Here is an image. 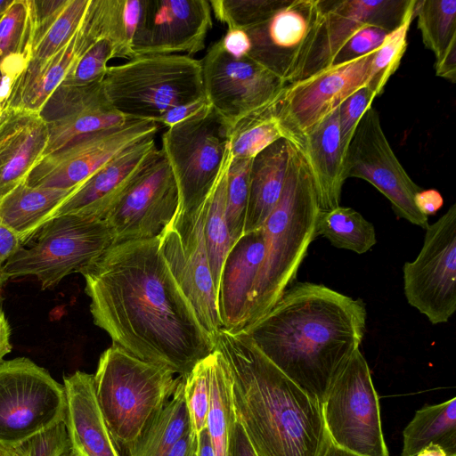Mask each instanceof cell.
<instances>
[{"mask_svg": "<svg viewBox=\"0 0 456 456\" xmlns=\"http://www.w3.org/2000/svg\"><path fill=\"white\" fill-rule=\"evenodd\" d=\"M101 82L78 86L61 85L50 96L39 112L49 133L45 155L83 135L130 120L110 106Z\"/></svg>", "mask_w": 456, "mask_h": 456, "instance_id": "21", "label": "cell"}, {"mask_svg": "<svg viewBox=\"0 0 456 456\" xmlns=\"http://www.w3.org/2000/svg\"><path fill=\"white\" fill-rule=\"evenodd\" d=\"M96 326L183 379L216 349L161 253L159 236L112 244L80 273Z\"/></svg>", "mask_w": 456, "mask_h": 456, "instance_id": "1", "label": "cell"}, {"mask_svg": "<svg viewBox=\"0 0 456 456\" xmlns=\"http://www.w3.org/2000/svg\"><path fill=\"white\" fill-rule=\"evenodd\" d=\"M22 245L20 237L0 221V271Z\"/></svg>", "mask_w": 456, "mask_h": 456, "instance_id": "52", "label": "cell"}, {"mask_svg": "<svg viewBox=\"0 0 456 456\" xmlns=\"http://www.w3.org/2000/svg\"><path fill=\"white\" fill-rule=\"evenodd\" d=\"M407 302L432 324L456 310V204L426 228L418 256L403 267Z\"/></svg>", "mask_w": 456, "mask_h": 456, "instance_id": "11", "label": "cell"}, {"mask_svg": "<svg viewBox=\"0 0 456 456\" xmlns=\"http://www.w3.org/2000/svg\"><path fill=\"white\" fill-rule=\"evenodd\" d=\"M229 134L212 110L167 127L162 134L160 150L178 189L177 215L197 210L208 197L224 162Z\"/></svg>", "mask_w": 456, "mask_h": 456, "instance_id": "10", "label": "cell"}, {"mask_svg": "<svg viewBox=\"0 0 456 456\" xmlns=\"http://www.w3.org/2000/svg\"><path fill=\"white\" fill-rule=\"evenodd\" d=\"M212 26L208 0H146L133 42L134 56H191L204 49Z\"/></svg>", "mask_w": 456, "mask_h": 456, "instance_id": "20", "label": "cell"}, {"mask_svg": "<svg viewBox=\"0 0 456 456\" xmlns=\"http://www.w3.org/2000/svg\"><path fill=\"white\" fill-rule=\"evenodd\" d=\"M210 354L200 361L184 380V398L196 435L206 428L210 398Z\"/></svg>", "mask_w": 456, "mask_h": 456, "instance_id": "44", "label": "cell"}, {"mask_svg": "<svg viewBox=\"0 0 456 456\" xmlns=\"http://www.w3.org/2000/svg\"><path fill=\"white\" fill-rule=\"evenodd\" d=\"M47 124L39 112L5 107L0 113V200L26 182L45 154Z\"/></svg>", "mask_w": 456, "mask_h": 456, "instance_id": "23", "label": "cell"}, {"mask_svg": "<svg viewBox=\"0 0 456 456\" xmlns=\"http://www.w3.org/2000/svg\"><path fill=\"white\" fill-rule=\"evenodd\" d=\"M69 0H28L33 27V43H37L57 19Z\"/></svg>", "mask_w": 456, "mask_h": 456, "instance_id": "47", "label": "cell"}, {"mask_svg": "<svg viewBox=\"0 0 456 456\" xmlns=\"http://www.w3.org/2000/svg\"><path fill=\"white\" fill-rule=\"evenodd\" d=\"M10 334V326L0 306V364L4 362V357L12 350Z\"/></svg>", "mask_w": 456, "mask_h": 456, "instance_id": "56", "label": "cell"}, {"mask_svg": "<svg viewBox=\"0 0 456 456\" xmlns=\"http://www.w3.org/2000/svg\"><path fill=\"white\" fill-rule=\"evenodd\" d=\"M111 59H114L111 43L106 37H100L77 57L61 85L78 86L101 81Z\"/></svg>", "mask_w": 456, "mask_h": 456, "instance_id": "43", "label": "cell"}, {"mask_svg": "<svg viewBox=\"0 0 456 456\" xmlns=\"http://www.w3.org/2000/svg\"><path fill=\"white\" fill-rule=\"evenodd\" d=\"M32 43L28 0H13L0 18V64L12 58H30Z\"/></svg>", "mask_w": 456, "mask_h": 456, "instance_id": "38", "label": "cell"}, {"mask_svg": "<svg viewBox=\"0 0 456 456\" xmlns=\"http://www.w3.org/2000/svg\"><path fill=\"white\" fill-rule=\"evenodd\" d=\"M146 0H102L104 36L111 43L114 58H134L133 42Z\"/></svg>", "mask_w": 456, "mask_h": 456, "instance_id": "37", "label": "cell"}, {"mask_svg": "<svg viewBox=\"0 0 456 456\" xmlns=\"http://www.w3.org/2000/svg\"><path fill=\"white\" fill-rule=\"evenodd\" d=\"M113 243L105 220L65 214L47 221L28 248L23 246L0 271L8 279L34 276L42 289H51L73 273H81Z\"/></svg>", "mask_w": 456, "mask_h": 456, "instance_id": "7", "label": "cell"}, {"mask_svg": "<svg viewBox=\"0 0 456 456\" xmlns=\"http://www.w3.org/2000/svg\"><path fill=\"white\" fill-rule=\"evenodd\" d=\"M251 160L232 158L227 173L225 215L233 243L244 233Z\"/></svg>", "mask_w": 456, "mask_h": 456, "instance_id": "40", "label": "cell"}, {"mask_svg": "<svg viewBox=\"0 0 456 456\" xmlns=\"http://www.w3.org/2000/svg\"><path fill=\"white\" fill-rule=\"evenodd\" d=\"M75 190L33 187L23 183L0 200V221L25 243Z\"/></svg>", "mask_w": 456, "mask_h": 456, "instance_id": "29", "label": "cell"}, {"mask_svg": "<svg viewBox=\"0 0 456 456\" xmlns=\"http://www.w3.org/2000/svg\"><path fill=\"white\" fill-rule=\"evenodd\" d=\"M210 357V398L206 420L216 456H226L229 431L236 414L232 402V378L226 361L215 349Z\"/></svg>", "mask_w": 456, "mask_h": 456, "instance_id": "32", "label": "cell"}, {"mask_svg": "<svg viewBox=\"0 0 456 456\" xmlns=\"http://www.w3.org/2000/svg\"><path fill=\"white\" fill-rule=\"evenodd\" d=\"M320 456H360L336 445L326 436Z\"/></svg>", "mask_w": 456, "mask_h": 456, "instance_id": "58", "label": "cell"}, {"mask_svg": "<svg viewBox=\"0 0 456 456\" xmlns=\"http://www.w3.org/2000/svg\"><path fill=\"white\" fill-rule=\"evenodd\" d=\"M73 456H80V455L73 451Z\"/></svg>", "mask_w": 456, "mask_h": 456, "instance_id": "63", "label": "cell"}, {"mask_svg": "<svg viewBox=\"0 0 456 456\" xmlns=\"http://www.w3.org/2000/svg\"><path fill=\"white\" fill-rule=\"evenodd\" d=\"M273 102L246 116L231 129L229 145L233 159H252L273 142L285 139L273 113Z\"/></svg>", "mask_w": 456, "mask_h": 456, "instance_id": "35", "label": "cell"}, {"mask_svg": "<svg viewBox=\"0 0 456 456\" xmlns=\"http://www.w3.org/2000/svg\"><path fill=\"white\" fill-rule=\"evenodd\" d=\"M191 430L193 428L184 398V380L179 376L173 395L126 456H162Z\"/></svg>", "mask_w": 456, "mask_h": 456, "instance_id": "31", "label": "cell"}, {"mask_svg": "<svg viewBox=\"0 0 456 456\" xmlns=\"http://www.w3.org/2000/svg\"><path fill=\"white\" fill-rule=\"evenodd\" d=\"M223 49L236 59L248 57L250 50V40L244 29L227 28L226 33L219 39Z\"/></svg>", "mask_w": 456, "mask_h": 456, "instance_id": "50", "label": "cell"}, {"mask_svg": "<svg viewBox=\"0 0 456 456\" xmlns=\"http://www.w3.org/2000/svg\"><path fill=\"white\" fill-rule=\"evenodd\" d=\"M64 423L71 447L80 456H120L99 407L94 375L77 370L63 378Z\"/></svg>", "mask_w": 456, "mask_h": 456, "instance_id": "25", "label": "cell"}, {"mask_svg": "<svg viewBox=\"0 0 456 456\" xmlns=\"http://www.w3.org/2000/svg\"><path fill=\"white\" fill-rule=\"evenodd\" d=\"M28 60V57H16L0 64V113L6 107L13 82Z\"/></svg>", "mask_w": 456, "mask_h": 456, "instance_id": "49", "label": "cell"}, {"mask_svg": "<svg viewBox=\"0 0 456 456\" xmlns=\"http://www.w3.org/2000/svg\"><path fill=\"white\" fill-rule=\"evenodd\" d=\"M417 208L425 216L435 215L444 205L442 194L435 189L421 190L414 197Z\"/></svg>", "mask_w": 456, "mask_h": 456, "instance_id": "53", "label": "cell"}, {"mask_svg": "<svg viewBox=\"0 0 456 456\" xmlns=\"http://www.w3.org/2000/svg\"><path fill=\"white\" fill-rule=\"evenodd\" d=\"M157 150L155 135L131 146L77 186L50 219L65 214H77L104 220Z\"/></svg>", "mask_w": 456, "mask_h": 456, "instance_id": "22", "label": "cell"}, {"mask_svg": "<svg viewBox=\"0 0 456 456\" xmlns=\"http://www.w3.org/2000/svg\"><path fill=\"white\" fill-rule=\"evenodd\" d=\"M227 362L235 414L257 456H320L321 404L280 370L241 330L215 339Z\"/></svg>", "mask_w": 456, "mask_h": 456, "instance_id": "3", "label": "cell"}, {"mask_svg": "<svg viewBox=\"0 0 456 456\" xmlns=\"http://www.w3.org/2000/svg\"><path fill=\"white\" fill-rule=\"evenodd\" d=\"M6 450L0 447V456H5Z\"/></svg>", "mask_w": 456, "mask_h": 456, "instance_id": "62", "label": "cell"}, {"mask_svg": "<svg viewBox=\"0 0 456 456\" xmlns=\"http://www.w3.org/2000/svg\"><path fill=\"white\" fill-rule=\"evenodd\" d=\"M401 456H415L429 444L456 456V398L424 405L405 427Z\"/></svg>", "mask_w": 456, "mask_h": 456, "instance_id": "30", "label": "cell"}, {"mask_svg": "<svg viewBox=\"0 0 456 456\" xmlns=\"http://www.w3.org/2000/svg\"><path fill=\"white\" fill-rule=\"evenodd\" d=\"M285 0H211L212 13L228 28L247 29L268 19Z\"/></svg>", "mask_w": 456, "mask_h": 456, "instance_id": "42", "label": "cell"}, {"mask_svg": "<svg viewBox=\"0 0 456 456\" xmlns=\"http://www.w3.org/2000/svg\"><path fill=\"white\" fill-rule=\"evenodd\" d=\"M366 316L360 298L323 284L297 282L242 330L269 361L322 405L330 384L359 349Z\"/></svg>", "mask_w": 456, "mask_h": 456, "instance_id": "2", "label": "cell"}, {"mask_svg": "<svg viewBox=\"0 0 456 456\" xmlns=\"http://www.w3.org/2000/svg\"><path fill=\"white\" fill-rule=\"evenodd\" d=\"M1 284H2V281H1V280H0V286H1Z\"/></svg>", "mask_w": 456, "mask_h": 456, "instance_id": "64", "label": "cell"}, {"mask_svg": "<svg viewBox=\"0 0 456 456\" xmlns=\"http://www.w3.org/2000/svg\"><path fill=\"white\" fill-rule=\"evenodd\" d=\"M197 456H216L207 428L202 429L198 435Z\"/></svg>", "mask_w": 456, "mask_h": 456, "instance_id": "57", "label": "cell"}, {"mask_svg": "<svg viewBox=\"0 0 456 456\" xmlns=\"http://www.w3.org/2000/svg\"><path fill=\"white\" fill-rule=\"evenodd\" d=\"M375 51L333 64L285 86L273 105L285 139L298 145L302 136L368 83Z\"/></svg>", "mask_w": 456, "mask_h": 456, "instance_id": "12", "label": "cell"}, {"mask_svg": "<svg viewBox=\"0 0 456 456\" xmlns=\"http://www.w3.org/2000/svg\"><path fill=\"white\" fill-rule=\"evenodd\" d=\"M389 33L379 27H364L339 50L331 65L347 62L376 51Z\"/></svg>", "mask_w": 456, "mask_h": 456, "instance_id": "46", "label": "cell"}, {"mask_svg": "<svg viewBox=\"0 0 456 456\" xmlns=\"http://www.w3.org/2000/svg\"><path fill=\"white\" fill-rule=\"evenodd\" d=\"M415 456H447L444 451L436 444H429Z\"/></svg>", "mask_w": 456, "mask_h": 456, "instance_id": "59", "label": "cell"}, {"mask_svg": "<svg viewBox=\"0 0 456 456\" xmlns=\"http://www.w3.org/2000/svg\"><path fill=\"white\" fill-rule=\"evenodd\" d=\"M226 456H257L237 416L231 424Z\"/></svg>", "mask_w": 456, "mask_h": 456, "instance_id": "51", "label": "cell"}, {"mask_svg": "<svg viewBox=\"0 0 456 456\" xmlns=\"http://www.w3.org/2000/svg\"><path fill=\"white\" fill-rule=\"evenodd\" d=\"M415 17V6L406 16L403 23L391 31L382 45L375 51L367 86L376 97L379 96L390 77L398 69L407 48V35Z\"/></svg>", "mask_w": 456, "mask_h": 456, "instance_id": "39", "label": "cell"}, {"mask_svg": "<svg viewBox=\"0 0 456 456\" xmlns=\"http://www.w3.org/2000/svg\"><path fill=\"white\" fill-rule=\"evenodd\" d=\"M212 107L206 97L175 106L165 112L158 120V124L170 127L189 118L206 114Z\"/></svg>", "mask_w": 456, "mask_h": 456, "instance_id": "48", "label": "cell"}, {"mask_svg": "<svg viewBox=\"0 0 456 456\" xmlns=\"http://www.w3.org/2000/svg\"><path fill=\"white\" fill-rule=\"evenodd\" d=\"M265 255L262 229L244 233L229 250L220 273L217 306L224 329L243 330L252 290Z\"/></svg>", "mask_w": 456, "mask_h": 456, "instance_id": "24", "label": "cell"}, {"mask_svg": "<svg viewBox=\"0 0 456 456\" xmlns=\"http://www.w3.org/2000/svg\"><path fill=\"white\" fill-rule=\"evenodd\" d=\"M315 234L325 237L336 248L357 254L366 253L377 243L373 224L358 211L341 206L320 210Z\"/></svg>", "mask_w": 456, "mask_h": 456, "instance_id": "34", "label": "cell"}, {"mask_svg": "<svg viewBox=\"0 0 456 456\" xmlns=\"http://www.w3.org/2000/svg\"><path fill=\"white\" fill-rule=\"evenodd\" d=\"M63 385L28 358L0 364V447L14 451L64 421Z\"/></svg>", "mask_w": 456, "mask_h": 456, "instance_id": "8", "label": "cell"}, {"mask_svg": "<svg viewBox=\"0 0 456 456\" xmlns=\"http://www.w3.org/2000/svg\"><path fill=\"white\" fill-rule=\"evenodd\" d=\"M320 210L306 159L300 148L290 142L281 198L261 227L265 255L252 290L245 327L267 313L294 281L311 242L316 238Z\"/></svg>", "mask_w": 456, "mask_h": 456, "instance_id": "4", "label": "cell"}, {"mask_svg": "<svg viewBox=\"0 0 456 456\" xmlns=\"http://www.w3.org/2000/svg\"><path fill=\"white\" fill-rule=\"evenodd\" d=\"M375 98L373 92L365 86L351 94L338 107L341 143L345 153L359 120L371 107Z\"/></svg>", "mask_w": 456, "mask_h": 456, "instance_id": "45", "label": "cell"}, {"mask_svg": "<svg viewBox=\"0 0 456 456\" xmlns=\"http://www.w3.org/2000/svg\"><path fill=\"white\" fill-rule=\"evenodd\" d=\"M321 408L327 436L336 445L360 456H389L379 396L359 349L330 384Z\"/></svg>", "mask_w": 456, "mask_h": 456, "instance_id": "9", "label": "cell"}, {"mask_svg": "<svg viewBox=\"0 0 456 456\" xmlns=\"http://www.w3.org/2000/svg\"><path fill=\"white\" fill-rule=\"evenodd\" d=\"M289 151L290 142L282 138L252 159L244 233L260 229L277 205L285 183Z\"/></svg>", "mask_w": 456, "mask_h": 456, "instance_id": "27", "label": "cell"}, {"mask_svg": "<svg viewBox=\"0 0 456 456\" xmlns=\"http://www.w3.org/2000/svg\"><path fill=\"white\" fill-rule=\"evenodd\" d=\"M159 124L130 119L83 135L45 155L29 173L33 187L76 189L94 173L138 142L156 135Z\"/></svg>", "mask_w": 456, "mask_h": 456, "instance_id": "16", "label": "cell"}, {"mask_svg": "<svg viewBox=\"0 0 456 456\" xmlns=\"http://www.w3.org/2000/svg\"><path fill=\"white\" fill-rule=\"evenodd\" d=\"M76 34L53 56L29 58L12 84L6 107L40 112L76 61Z\"/></svg>", "mask_w": 456, "mask_h": 456, "instance_id": "28", "label": "cell"}, {"mask_svg": "<svg viewBox=\"0 0 456 456\" xmlns=\"http://www.w3.org/2000/svg\"><path fill=\"white\" fill-rule=\"evenodd\" d=\"M197 435L191 430L162 456H197Z\"/></svg>", "mask_w": 456, "mask_h": 456, "instance_id": "55", "label": "cell"}, {"mask_svg": "<svg viewBox=\"0 0 456 456\" xmlns=\"http://www.w3.org/2000/svg\"><path fill=\"white\" fill-rule=\"evenodd\" d=\"M60 456H73V449L69 447L64 452H62Z\"/></svg>", "mask_w": 456, "mask_h": 456, "instance_id": "61", "label": "cell"}, {"mask_svg": "<svg viewBox=\"0 0 456 456\" xmlns=\"http://www.w3.org/2000/svg\"><path fill=\"white\" fill-rule=\"evenodd\" d=\"M322 18L320 0H285L268 19L244 29L248 57L287 86L292 83Z\"/></svg>", "mask_w": 456, "mask_h": 456, "instance_id": "19", "label": "cell"}, {"mask_svg": "<svg viewBox=\"0 0 456 456\" xmlns=\"http://www.w3.org/2000/svg\"><path fill=\"white\" fill-rule=\"evenodd\" d=\"M345 179L367 181L389 201L398 218L426 229L428 219L417 208L415 195L422 190L401 165L382 129L379 114L370 107L362 115L344 157Z\"/></svg>", "mask_w": 456, "mask_h": 456, "instance_id": "13", "label": "cell"}, {"mask_svg": "<svg viewBox=\"0 0 456 456\" xmlns=\"http://www.w3.org/2000/svg\"><path fill=\"white\" fill-rule=\"evenodd\" d=\"M13 0H0V18L4 15Z\"/></svg>", "mask_w": 456, "mask_h": 456, "instance_id": "60", "label": "cell"}, {"mask_svg": "<svg viewBox=\"0 0 456 456\" xmlns=\"http://www.w3.org/2000/svg\"><path fill=\"white\" fill-rule=\"evenodd\" d=\"M200 64L205 97L229 131L246 116L273 103L286 86L248 57L228 54L219 40Z\"/></svg>", "mask_w": 456, "mask_h": 456, "instance_id": "15", "label": "cell"}, {"mask_svg": "<svg viewBox=\"0 0 456 456\" xmlns=\"http://www.w3.org/2000/svg\"><path fill=\"white\" fill-rule=\"evenodd\" d=\"M232 159L229 145L222 170L207 199L204 236L216 291L224 261L233 245L225 215L227 173Z\"/></svg>", "mask_w": 456, "mask_h": 456, "instance_id": "33", "label": "cell"}, {"mask_svg": "<svg viewBox=\"0 0 456 456\" xmlns=\"http://www.w3.org/2000/svg\"><path fill=\"white\" fill-rule=\"evenodd\" d=\"M174 375L115 344L101 354L94 391L120 456L127 455L173 395L179 380Z\"/></svg>", "mask_w": 456, "mask_h": 456, "instance_id": "5", "label": "cell"}, {"mask_svg": "<svg viewBox=\"0 0 456 456\" xmlns=\"http://www.w3.org/2000/svg\"><path fill=\"white\" fill-rule=\"evenodd\" d=\"M297 146L308 164L320 208L338 207L346 181L338 108L307 131Z\"/></svg>", "mask_w": 456, "mask_h": 456, "instance_id": "26", "label": "cell"}, {"mask_svg": "<svg viewBox=\"0 0 456 456\" xmlns=\"http://www.w3.org/2000/svg\"><path fill=\"white\" fill-rule=\"evenodd\" d=\"M179 208L177 185L160 149L142 169L125 195L108 213L113 243L159 236Z\"/></svg>", "mask_w": 456, "mask_h": 456, "instance_id": "17", "label": "cell"}, {"mask_svg": "<svg viewBox=\"0 0 456 456\" xmlns=\"http://www.w3.org/2000/svg\"><path fill=\"white\" fill-rule=\"evenodd\" d=\"M105 98L120 115L157 120L170 109L205 97L200 60L185 54L138 55L108 66Z\"/></svg>", "mask_w": 456, "mask_h": 456, "instance_id": "6", "label": "cell"}, {"mask_svg": "<svg viewBox=\"0 0 456 456\" xmlns=\"http://www.w3.org/2000/svg\"><path fill=\"white\" fill-rule=\"evenodd\" d=\"M415 4L416 0H320L321 21L292 83L329 68L339 50L364 27L395 30Z\"/></svg>", "mask_w": 456, "mask_h": 456, "instance_id": "18", "label": "cell"}, {"mask_svg": "<svg viewBox=\"0 0 456 456\" xmlns=\"http://www.w3.org/2000/svg\"><path fill=\"white\" fill-rule=\"evenodd\" d=\"M415 17L423 44L436 59L456 45L455 0H416Z\"/></svg>", "mask_w": 456, "mask_h": 456, "instance_id": "36", "label": "cell"}, {"mask_svg": "<svg viewBox=\"0 0 456 456\" xmlns=\"http://www.w3.org/2000/svg\"><path fill=\"white\" fill-rule=\"evenodd\" d=\"M206 208L207 200L190 214H176L159 239L161 253L172 275L200 323L215 341L223 326L204 236Z\"/></svg>", "mask_w": 456, "mask_h": 456, "instance_id": "14", "label": "cell"}, {"mask_svg": "<svg viewBox=\"0 0 456 456\" xmlns=\"http://www.w3.org/2000/svg\"><path fill=\"white\" fill-rule=\"evenodd\" d=\"M435 71L437 77L452 83L456 82V45L451 46L443 55L436 59Z\"/></svg>", "mask_w": 456, "mask_h": 456, "instance_id": "54", "label": "cell"}, {"mask_svg": "<svg viewBox=\"0 0 456 456\" xmlns=\"http://www.w3.org/2000/svg\"><path fill=\"white\" fill-rule=\"evenodd\" d=\"M90 0H69L57 19L32 45L31 59H46L64 47L77 33Z\"/></svg>", "mask_w": 456, "mask_h": 456, "instance_id": "41", "label": "cell"}]
</instances>
